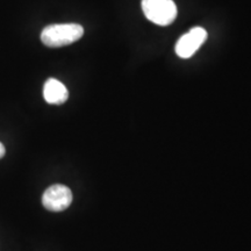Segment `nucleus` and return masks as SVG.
<instances>
[{
  "instance_id": "7ed1b4c3",
  "label": "nucleus",
  "mask_w": 251,
  "mask_h": 251,
  "mask_svg": "<svg viewBox=\"0 0 251 251\" xmlns=\"http://www.w3.org/2000/svg\"><path fill=\"white\" fill-rule=\"evenodd\" d=\"M72 202V192L64 185H52L42 196V205L50 212L65 211Z\"/></svg>"
},
{
  "instance_id": "f257e3e1",
  "label": "nucleus",
  "mask_w": 251,
  "mask_h": 251,
  "mask_svg": "<svg viewBox=\"0 0 251 251\" xmlns=\"http://www.w3.org/2000/svg\"><path fill=\"white\" fill-rule=\"evenodd\" d=\"M84 35V28L77 24H61L47 26L41 33L42 43L50 48L69 46Z\"/></svg>"
},
{
  "instance_id": "39448f33",
  "label": "nucleus",
  "mask_w": 251,
  "mask_h": 251,
  "mask_svg": "<svg viewBox=\"0 0 251 251\" xmlns=\"http://www.w3.org/2000/svg\"><path fill=\"white\" fill-rule=\"evenodd\" d=\"M43 97L48 103L62 105L68 100L69 92L64 84L55 78H50L46 81L45 87H43Z\"/></svg>"
},
{
  "instance_id": "423d86ee",
  "label": "nucleus",
  "mask_w": 251,
  "mask_h": 251,
  "mask_svg": "<svg viewBox=\"0 0 251 251\" xmlns=\"http://www.w3.org/2000/svg\"><path fill=\"white\" fill-rule=\"evenodd\" d=\"M5 152H6L5 146H4V144H2L1 142H0V158H2V157H4Z\"/></svg>"
},
{
  "instance_id": "20e7f679",
  "label": "nucleus",
  "mask_w": 251,
  "mask_h": 251,
  "mask_svg": "<svg viewBox=\"0 0 251 251\" xmlns=\"http://www.w3.org/2000/svg\"><path fill=\"white\" fill-rule=\"evenodd\" d=\"M206 40L207 31L201 27H194L178 40L176 45V54L181 58L192 57Z\"/></svg>"
},
{
  "instance_id": "f03ea898",
  "label": "nucleus",
  "mask_w": 251,
  "mask_h": 251,
  "mask_svg": "<svg viewBox=\"0 0 251 251\" xmlns=\"http://www.w3.org/2000/svg\"><path fill=\"white\" fill-rule=\"evenodd\" d=\"M142 9L147 19L158 26H169L177 18L174 0H142Z\"/></svg>"
}]
</instances>
